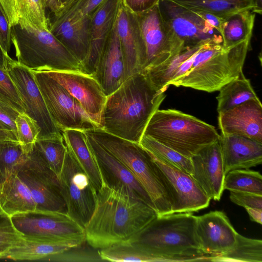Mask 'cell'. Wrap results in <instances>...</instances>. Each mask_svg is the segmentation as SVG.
Here are the masks:
<instances>
[{
  "mask_svg": "<svg viewBox=\"0 0 262 262\" xmlns=\"http://www.w3.org/2000/svg\"><path fill=\"white\" fill-rule=\"evenodd\" d=\"M195 231L200 247L207 256V261L232 248L238 233L227 215L217 210L196 216Z\"/></svg>",
  "mask_w": 262,
  "mask_h": 262,
  "instance_id": "cell-18",
  "label": "cell"
},
{
  "mask_svg": "<svg viewBox=\"0 0 262 262\" xmlns=\"http://www.w3.org/2000/svg\"><path fill=\"white\" fill-rule=\"evenodd\" d=\"M84 133L100 172L103 184L122 190L155 209L149 195L128 169L91 136Z\"/></svg>",
  "mask_w": 262,
  "mask_h": 262,
  "instance_id": "cell-16",
  "label": "cell"
},
{
  "mask_svg": "<svg viewBox=\"0 0 262 262\" xmlns=\"http://www.w3.org/2000/svg\"><path fill=\"white\" fill-rule=\"evenodd\" d=\"M83 245V244H82ZM71 248L62 252L50 256L44 261L63 262L103 261L98 250L94 251L82 248V245Z\"/></svg>",
  "mask_w": 262,
  "mask_h": 262,
  "instance_id": "cell-41",
  "label": "cell"
},
{
  "mask_svg": "<svg viewBox=\"0 0 262 262\" xmlns=\"http://www.w3.org/2000/svg\"><path fill=\"white\" fill-rule=\"evenodd\" d=\"M218 121L222 134L244 136L262 143V105L259 98L219 114Z\"/></svg>",
  "mask_w": 262,
  "mask_h": 262,
  "instance_id": "cell-23",
  "label": "cell"
},
{
  "mask_svg": "<svg viewBox=\"0 0 262 262\" xmlns=\"http://www.w3.org/2000/svg\"><path fill=\"white\" fill-rule=\"evenodd\" d=\"M255 18V13L251 10L234 12L223 18L220 33L223 48L228 50L251 39Z\"/></svg>",
  "mask_w": 262,
  "mask_h": 262,
  "instance_id": "cell-28",
  "label": "cell"
},
{
  "mask_svg": "<svg viewBox=\"0 0 262 262\" xmlns=\"http://www.w3.org/2000/svg\"><path fill=\"white\" fill-rule=\"evenodd\" d=\"M0 129L12 130L7 125L0 121ZM13 131V130H12ZM14 132V131H13Z\"/></svg>",
  "mask_w": 262,
  "mask_h": 262,
  "instance_id": "cell-55",
  "label": "cell"
},
{
  "mask_svg": "<svg viewBox=\"0 0 262 262\" xmlns=\"http://www.w3.org/2000/svg\"><path fill=\"white\" fill-rule=\"evenodd\" d=\"M0 4L6 13L11 27L18 20L15 5V0H0Z\"/></svg>",
  "mask_w": 262,
  "mask_h": 262,
  "instance_id": "cell-49",
  "label": "cell"
},
{
  "mask_svg": "<svg viewBox=\"0 0 262 262\" xmlns=\"http://www.w3.org/2000/svg\"><path fill=\"white\" fill-rule=\"evenodd\" d=\"M62 134L67 147L86 173L97 192L102 187L103 181L84 131L67 129Z\"/></svg>",
  "mask_w": 262,
  "mask_h": 262,
  "instance_id": "cell-27",
  "label": "cell"
},
{
  "mask_svg": "<svg viewBox=\"0 0 262 262\" xmlns=\"http://www.w3.org/2000/svg\"><path fill=\"white\" fill-rule=\"evenodd\" d=\"M4 142H19L17 134L12 130L0 129V143Z\"/></svg>",
  "mask_w": 262,
  "mask_h": 262,
  "instance_id": "cell-51",
  "label": "cell"
},
{
  "mask_svg": "<svg viewBox=\"0 0 262 262\" xmlns=\"http://www.w3.org/2000/svg\"><path fill=\"white\" fill-rule=\"evenodd\" d=\"M28 157L19 142L0 143V170L4 178L23 164Z\"/></svg>",
  "mask_w": 262,
  "mask_h": 262,
  "instance_id": "cell-38",
  "label": "cell"
},
{
  "mask_svg": "<svg viewBox=\"0 0 262 262\" xmlns=\"http://www.w3.org/2000/svg\"><path fill=\"white\" fill-rule=\"evenodd\" d=\"M216 97L219 114L252 99L258 98L249 79L243 73L236 79L224 85Z\"/></svg>",
  "mask_w": 262,
  "mask_h": 262,
  "instance_id": "cell-31",
  "label": "cell"
},
{
  "mask_svg": "<svg viewBox=\"0 0 262 262\" xmlns=\"http://www.w3.org/2000/svg\"><path fill=\"white\" fill-rule=\"evenodd\" d=\"M141 72L129 76L106 96L100 116L101 129L139 143L153 114L166 97Z\"/></svg>",
  "mask_w": 262,
  "mask_h": 262,
  "instance_id": "cell-2",
  "label": "cell"
},
{
  "mask_svg": "<svg viewBox=\"0 0 262 262\" xmlns=\"http://www.w3.org/2000/svg\"><path fill=\"white\" fill-rule=\"evenodd\" d=\"M76 243H48L25 239L12 248L3 259L15 261H44L48 257L80 246Z\"/></svg>",
  "mask_w": 262,
  "mask_h": 262,
  "instance_id": "cell-29",
  "label": "cell"
},
{
  "mask_svg": "<svg viewBox=\"0 0 262 262\" xmlns=\"http://www.w3.org/2000/svg\"><path fill=\"white\" fill-rule=\"evenodd\" d=\"M121 0H104L90 17V47L82 66L85 74L93 76L100 56L117 21Z\"/></svg>",
  "mask_w": 262,
  "mask_h": 262,
  "instance_id": "cell-21",
  "label": "cell"
},
{
  "mask_svg": "<svg viewBox=\"0 0 262 262\" xmlns=\"http://www.w3.org/2000/svg\"><path fill=\"white\" fill-rule=\"evenodd\" d=\"M0 208L7 216L37 210L31 193L15 169L0 184Z\"/></svg>",
  "mask_w": 262,
  "mask_h": 262,
  "instance_id": "cell-26",
  "label": "cell"
},
{
  "mask_svg": "<svg viewBox=\"0 0 262 262\" xmlns=\"http://www.w3.org/2000/svg\"><path fill=\"white\" fill-rule=\"evenodd\" d=\"M90 21L75 9H68L54 16L49 30L82 64L90 47Z\"/></svg>",
  "mask_w": 262,
  "mask_h": 262,
  "instance_id": "cell-17",
  "label": "cell"
},
{
  "mask_svg": "<svg viewBox=\"0 0 262 262\" xmlns=\"http://www.w3.org/2000/svg\"><path fill=\"white\" fill-rule=\"evenodd\" d=\"M130 12L138 14L147 11L158 5L160 0H121Z\"/></svg>",
  "mask_w": 262,
  "mask_h": 262,
  "instance_id": "cell-46",
  "label": "cell"
},
{
  "mask_svg": "<svg viewBox=\"0 0 262 262\" xmlns=\"http://www.w3.org/2000/svg\"><path fill=\"white\" fill-rule=\"evenodd\" d=\"M45 72L78 101L91 119L101 128L100 116L106 96L97 80L91 75L80 72Z\"/></svg>",
  "mask_w": 262,
  "mask_h": 262,
  "instance_id": "cell-19",
  "label": "cell"
},
{
  "mask_svg": "<svg viewBox=\"0 0 262 262\" xmlns=\"http://www.w3.org/2000/svg\"><path fill=\"white\" fill-rule=\"evenodd\" d=\"M196 221L191 212L158 215L129 240L141 245L150 261H207L197 239Z\"/></svg>",
  "mask_w": 262,
  "mask_h": 262,
  "instance_id": "cell-3",
  "label": "cell"
},
{
  "mask_svg": "<svg viewBox=\"0 0 262 262\" xmlns=\"http://www.w3.org/2000/svg\"><path fill=\"white\" fill-rule=\"evenodd\" d=\"M0 101L11 106L19 113H25L23 103L7 71L1 69Z\"/></svg>",
  "mask_w": 262,
  "mask_h": 262,
  "instance_id": "cell-42",
  "label": "cell"
},
{
  "mask_svg": "<svg viewBox=\"0 0 262 262\" xmlns=\"http://www.w3.org/2000/svg\"><path fill=\"white\" fill-rule=\"evenodd\" d=\"M212 261H262V241L237 233L235 245L227 252L210 259Z\"/></svg>",
  "mask_w": 262,
  "mask_h": 262,
  "instance_id": "cell-33",
  "label": "cell"
},
{
  "mask_svg": "<svg viewBox=\"0 0 262 262\" xmlns=\"http://www.w3.org/2000/svg\"><path fill=\"white\" fill-rule=\"evenodd\" d=\"M5 178L0 170V184L4 180Z\"/></svg>",
  "mask_w": 262,
  "mask_h": 262,
  "instance_id": "cell-56",
  "label": "cell"
},
{
  "mask_svg": "<svg viewBox=\"0 0 262 262\" xmlns=\"http://www.w3.org/2000/svg\"><path fill=\"white\" fill-rule=\"evenodd\" d=\"M224 189L262 195L261 175L249 169L232 170L225 175Z\"/></svg>",
  "mask_w": 262,
  "mask_h": 262,
  "instance_id": "cell-36",
  "label": "cell"
},
{
  "mask_svg": "<svg viewBox=\"0 0 262 262\" xmlns=\"http://www.w3.org/2000/svg\"><path fill=\"white\" fill-rule=\"evenodd\" d=\"M58 180L67 214L84 228L94 211L97 192L67 147Z\"/></svg>",
  "mask_w": 262,
  "mask_h": 262,
  "instance_id": "cell-10",
  "label": "cell"
},
{
  "mask_svg": "<svg viewBox=\"0 0 262 262\" xmlns=\"http://www.w3.org/2000/svg\"><path fill=\"white\" fill-rule=\"evenodd\" d=\"M134 14L146 53L144 69L166 61L184 49L163 18L158 4L147 11Z\"/></svg>",
  "mask_w": 262,
  "mask_h": 262,
  "instance_id": "cell-12",
  "label": "cell"
},
{
  "mask_svg": "<svg viewBox=\"0 0 262 262\" xmlns=\"http://www.w3.org/2000/svg\"><path fill=\"white\" fill-rule=\"evenodd\" d=\"M24 240L9 216L7 215L0 219V259H3L7 252Z\"/></svg>",
  "mask_w": 262,
  "mask_h": 262,
  "instance_id": "cell-40",
  "label": "cell"
},
{
  "mask_svg": "<svg viewBox=\"0 0 262 262\" xmlns=\"http://www.w3.org/2000/svg\"><path fill=\"white\" fill-rule=\"evenodd\" d=\"M251 221L262 224V209L246 207H245Z\"/></svg>",
  "mask_w": 262,
  "mask_h": 262,
  "instance_id": "cell-50",
  "label": "cell"
},
{
  "mask_svg": "<svg viewBox=\"0 0 262 262\" xmlns=\"http://www.w3.org/2000/svg\"><path fill=\"white\" fill-rule=\"evenodd\" d=\"M251 39L225 50L222 42L203 45L195 54L189 70L171 83L207 92L219 91L243 73V68Z\"/></svg>",
  "mask_w": 262,
  "mask_h": 262,
  "instance_id": "cell-5",
  "label": "cell"
},
{
  "mask_svg": "<svg viewBox=\"0 0 262 262\" xmlns=\"http://www.w3.org/2000/svg\"><path fill=\"white\" fill-rule=\"evenodd\" d=\"M17 139L24 151L29 154L37 139L39 129L35 121L25 113H19L15 120Z\"/></svg>",
  "mask_w": 262,
  "mask_h": 262,
  "instance_id": "cell-39",
  "label": "cell"
},
{
  "mask_svg": "<svg viewBox=\"0 0 262 262\" xmlns=\"http://www.w3.org/2000/svg\"><path fill=\"white\" fill-rule=\"evenodd\" d=\"M190 159L193 178L210 200L220 201L225 173L219 141L204 147Z\"/></svg>",
  "mask_w": 262,
  "mask_h": 262,
  "instance_id": "cell-20",
  "label": "cell"
},
{
  "mask_svg": "<svg viewBox=\"0 0 262 262\" xmlns=\"http://www.w3.org/2000/svg\"><path fill=\"white\" fill-rule=\"evenodd\" d=\"M15 170L28 188L37 210L67 213L58 179L34 146L27 160Z\"/></svg>",
  "mask_w": 262,
  "mask_h": 262,
  "instance_id": "cell-11",
  "label": "cell"
},
{
  "mask_svg": "<svg viewBox=\"0 0 262 262\" xmlns=\"http://www.w3.org/2000/svg\"><path fill=\"white\" fill-rule=\"evenodd\" d=\"M10 57V56H9ZM4 53L1 47L0 46V69L4 70H7V58Z\"/></svg>",
  "mask_w": 262,
  "mask_h": 262,
  "instance_id": "cell-53",
  "label": "cell"
},
{
  "mask_svg": "<svg viewBox=\"0 0 262 262\" xmlns=\"http://www.w3.org/2000/svg\"><path fill=\"white\" fill-rule=\"evenodd\" d=\"M93 77L106 96L118 89L125 80L124 61L116 25L100 55Z\"/></svg>",
  "mask_w": 262,
  "mask_h": 262,
  "instance_id": "cell-25",
  "label": "cell"
},
{
  "mask_svg": "<svg viewBox=\"0 0 262 262\" xmlns=\"http://www.w3.org/2000/svg\"><path fill=\"white\" fill-rule=\"evenodd\" d=\"M73 0H59V3H60V9L58 13L64 8L67 7L72 1ZM56 16V15H55Z\"/></svg>",
  "mask_w": 262,
  "mask_h": 262,
  "instance_id": "cell-54",
  "label": "cell"
},
{
  "mask_svg": "<svg viewBox=\"0 0 262 262\" xmlns=\"http://www.w3.org/2000/svg\"><path fill=\"white\" fill-rule=\"evenodd\" d=\"M190 9L205 11L224 18L238 11L253 9L252 0H170Z\"/></svg>",
  "mask_w": 262,
  "mask_h": 262,
  "instance_id": "cell-32",
  "label": "cell"
},
{
  "mask_svg": "<svg viewBox=\"0 0 262 262\" xmlns=\"http://www.w3.org/2000/svg\"><path fill=\"white\" fill-rule=\"evenodd\" d=\"M133 174L149 195L158 215L172 213L169 198L156 163L139 143L112 135L101 128L84 131Z\"/></svg>",
  "mask_w": 262,
  "mask_h": 262,
  "instance_id": "cell-6",
  "label": "cell"
},
{
  "mask_svg": "<svg viewBox=\"0 0 262 262\" xmlns=\"http://www.w3.org/2000/svg\"><path fill=\"white\" fill-rule=\"evenodd\" d=\"M34 147L58 179L67 151L63 136L37 139Z\"/></svg>",
  "mask_w": 262,
  "mask_h": 262,
  "instance_id": "cell-35",
  "label": "cell"
},
{
  "mask_svg": "<svg viewBox=\"0 0 262 262\" xmlns=\"http://www.w3.org/2000/svg\"><path fill=\"white\" fill-rule=\"evenodd\" d=\"M6 215L0 208V219Z\"/></svg>",
  "mask_w": 262,
  "mask_h": 262,
  "instance_id": "cell-57",
  "label": "cell"
},
{
  "mask_svg": "<svg viewBox=\"0 0 262 262\" xmlns=\"http://www.w3.org/2000/svg\"><path fill=\"white\" fill-rule=\"evenodd\" d=\"M19 114L15 109L0 101V121L16 133L15 120Z\"/></svg>",
  "mask_w": 262,
  "mask_h": 262,
  "instance_id": "cell-47",
  "label": "cell"
},
{
  "mask_svg": "<svg viewBox=\"0 0 262 262\" xmlns=\"http://www.w3.org/2000/svg\"><path fill=\"white\" fill-rule=\"evenodd\" d=\"M125 70V79L141 72L145 68L146 56L134 13L120 2L116 23Z\"/></svg>",
  "mask_w": 262,
  "mask_h": 262,
  "instance_id": "cell-22",
  "label": "cell"
},
{
  "mask_svg": "<svg viewBox=\"0 0 262 262\" xmlns=\"http://www.w3.org/2000/svg\"><path fill=\"white\" fill-rule=\"evenodd\" d=\"M203 45L193 48H184L166 61L144 69L141 72L157 89L166 91L182 63L194 54Z\"/></svg>",
  "mask_w": 262,
  "mask_h": 262,
  "instance_id": "cell-30",
  "label": "cell"
},
{
  "mask_svg": "<svg viewBox=\"0 0 262 262\" xmlns=\"http://www.w3.org/2000/svg\"><path fill=\"white\" fill-rule=\"evenodd\" d=\"M104 0H73L61 12L68 9H75L80 11L84 15L91 17L94 11Z\"/></svg>",
  "mask_w": 262,
  "mask_h": 262,
  "instance_id": "cell-45",
  "label": "cell"
},
{
  "mask_svg": "<svg viewBox=\"0 0 262 262\" xmlns=\"http://www.w3.org/2000/svg\"><path fill=\"white\" fill-rule=\"evenodd\" d=\"M225 175L237 169H249L262 162V143L244 136L221 134L219 139Z\"/></svg>",
  "mask_w": 262,
  "mask_h": 262,
  "instance_id": "cell-24",
  "label": "cell"
},
{
  "mask_svg": "<svg viewBox=\"0 0 262 262\" xmlns=\"http://www.w3.org/2000/svg\"><path fill=\"white\" fill-rule=\"evenodd\" d=\"M27 241L48 243L86 242L83 227L66 212L48 210L27 211L10 217Z\"/></svg>",
  "mask_w": 262,
  "mask_h": 262,
  "instance_id": "cell-8",
  "label": "cell"
},
{
  "mask_svg": "<svg viewBox=\"0 0 262 262\" xmlns=\"http://www.w3.org/2000/svg\"><path fill=\"white\" fill-rule=\"evenodd\" d=\"M32 72L51 117L62 133L67 129L100 128L63 86L45 72Z\"/></svg>",
  "mask_w": 262,
  "mask_h": 262,
  "instance_id": "cell-9",
  "label": "cell"
},
{
  "mask_svg": "<svg viewBox=\"0 0 262 262\" xmlns=\"http://www.w3.org/2000/svg\"><path fill=\"white\" fill-rule=\"evenodd\" d=\"M143 135L189 158L204 147L218 141L220 137L213 126L172 109L156 111Z\"/></svg>",
  "mask_w": 262,
  "mask_h": 262,
  "instance_id": "cell-7",
  "label": "cell"
},
{
  "mask_svg": "<svg viewBox=\"0 0 262 262\" xmlns=\"http://www.w3.org/2000/svg\"><path fill=\"white\" fill-rule=\"evenodd\" d=\"M253 9L252 11L260 15L262 13V0H252Z\"/></svg>",
  "mask_w": 262,
  "mask_h": 262,
  "instance_id": "cell-52",
  "label": "cell"
},
{
  "mask_svg": "<svg viewBox=\"0 0 262 262\" xmlns=\"http://www.w3.org/2000/svg\"><path fill=\"white\" fill-rule=\"evenodd\" d=\"M158 5L163 18L184 48L210 41L223 42L220 33L191 9L170 0H160Z\"/></svg>",
  "mask_w": 262,
  "mask_h": 262,
  "instance_id": "cell-14",
  "label": "cell"
},
{
  "mask_svg": "<svg viewBox=\"0 0 262 262\" xmlns=\"http://www.w3.org/2000/svg\"><path fill=\"white\" fill-rule=\"evenodd\" d=\"M8 19L0 4V46L7 57H9L11 42V28Z\"/></svg>",
  "mask_w": 262,
  "mask_h": 262,
  "instance_id": "cell-44",
  "label": "cell"
},
{
  "mask_svg": "<svg viewBox=\"0 0 262 262\" xmlns=\"http://www.w3.org/2000/svg\"><path fill=\"white\" fill-rule=\"evenodd\" d=\"M7 71L17 89L25 113L37 125L39 129L37 139L62 136V132L51 117L32 71L10 57L7 58Z\"/></svg>",
  "mask_w": 262,
  "mask_h": 262,
  "instance_id": "cell-13",
  "label": "cell"
},
{
  "mask_svg": "<svg viewBox=\"0 0 262 262\" xmlns=\"http://www.w3.org/2000/svg\"><path fill=\"white\" fill-rule=\"evenodd\" d=\"M149 154L161 175L172 213L198 211L209 205L210 199L192 175L163 162Z\"/></svg>",
  "mask_w": 262,
  "mask_h": 262,
  "instance_id": "cell-15",
  "label": "cell"
},
{
  "mask_svg": "<svg viewBox=\"0 0 262 262\" xmlns=\"http://www.w3.org/2000/svg\"><path fill=\"white\" fill-rule=\"evenodd\" d=\"M230 199L233 203L243 207L262 209V195L242 191H230Z\"/></svg>",
  "mask_w": 262,
  "mask_h": 262,
  "instance_id": "cell-43",
  "label": "cell"
},
{
  "mask_svg": "<svg viewBox=\"0 0 262 262\" xmlns=\"http://www.w3.org/2000/svg\"><path fill=\"white\" fill-rule=\"evenodd\" d=\"M18 19H24L33 25L49 30L43 0H15Z\"/></svg>",
  "mask_w": 262,
  "mask_h": 262,
  "instance_id": "cell-37",
  "label": "cell"
},
{
  "mask_svg": "<svg viewBox=\"0 0 262 262\" xmlns=\"http://www.w3.org/2000/svg\"><path fill=\"white\" fill-rule=\"evenodd\" d=\"M157 216L156 210L144 202L103 184L84 227L86 242L99 250L128 241Z\"/></svg>",
  "mask_w": 262,
  "mask_h": 262,
  "instance_id": "cell-1",
  "label": "cell"
},
{
  "mask_svg": "<svg viewBox=\"0 0 262 262\" xmlns=\"http://www.w3.org/2000/svg\"><path fill=\"white\" fill-rule=\"evenodd\" d=\"M17 62L33 71L84 73L81 63L50 31L18 19L11 26Z\"/></svg>",
  "mask_w": 262,
  "mask_h": 262,
  "instance_id": "cell-4",
  "label": "cell"
},
{
  "mask_svg": "<svg viewBox=\"0 0 262 262\" xmlns=\"http://www.w3.org/2000/svg\"><path fill=\"white\" fill-rule=\"evenodd\" d=\"M202 19L220 33L221 24L223 18L211 13L198 9H191ZM221 34V33H220Z\"/></svg>",
  "mask_w": 262,
  "mask_h": 262,
  "instance_id": "cell-48",
  "label": "cell"
},
{
  "mask_svg": "<svg viewBox=\"0 0 262 262\" xmlns=\"http://www.w3.org/2000/svg\"><path fill=\"white\" fill-rule=\"evenodd\" d=\"M139 144L161 161L192 175L193 169L190 158L146 135H143Z\"/></svg>",
  "mask_w": 262,
  "mask_h": 262,
  "instance_id": "cell-34",
  "label": "cell"
}]
</instances>
